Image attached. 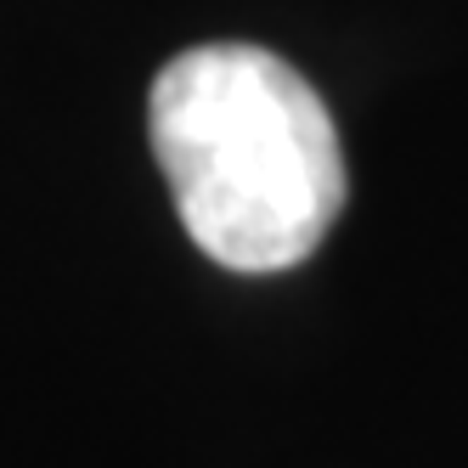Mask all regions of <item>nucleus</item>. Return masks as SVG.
I'll list each match as a JSON object with an SVG mask.
<instances>
[{"label": "nucleus", "mask_w": 468, "mask_h": 468, "mask_svg": "<svg viewBox=\"0 0 468 468\" xmlns=\"http://www.w3.org/2000/svg\"><path fill=\"white\" fill-rule=\"evenodd\" d=\"M147 136L186 238L226 271H288L345 209V147L311 80L265 46L164 62Z\"/></svg>", "instance_id": "1"}]
</instances>
